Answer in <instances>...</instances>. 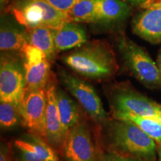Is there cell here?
<instances>
[{"label": "cell", "instance_id": "cell-1", "mask_svg": "<svg viewBox=\"0 0 161 161\" xmlns=\"http://www.w3.org/2000/svg\"><path fill=\"white\" fill-rule=\"evenodd\" d=\"M66 66L90 79H105L117 71L114 52L99 41L85 43L62 58Z\"/></svg>", "mask_w": 161, "mask_h": 161}, {"label": "cell", "instance_id": "cell-2", "mask_svg": "<svg viewBox=\"0 0 161 161\" xmlns=\"http://www.w3.org/2000/svg\"><path fill=\"white\" fill-rule=\"evenodd\" d=\"M115 119L108 128V138L115 152L142 161H155V141L130 121Z\"/></svg>", "mask_w": 161, "mask_h": 161}, {"label": "cell", "instance_id": "cell-3", "mask_svg": "<svg viewBox=\"0 0 161 161\" xmlns=\"http://www.w3.org/2000/svg\"><path fill=\"white\" fill-rule=\"evenodd\" d=\"M10 11L27 30L46 27L58 31L70 23L67 13L60 11L46 0H16Z\"/></svg>", "mask_w": 161, "mask_h": 161}, {"label": "cell", "instance_id": "cell-4", "mask_svg": "<svg viewBox=\"0 0 161 161\" xmlns=\"http://www.w3.org/2000/svg\"><path fill=\"white\" fill-rule=\"evenodd\" d=\"M119 49L128 69L142 84L151 89L161 86V77L157 64L137 44L125 37L119 40Z\"/></svg>", "mask_w": 161, "mask_h": 161}, {"label": "cell", "instance_id": "cell-5", "mask_svg": "<svg viewBox=\"0 0 161 161\" xmlns=\"http://www.w3.org/2000/svg\"><path fill=\"white\" fill-rule=\"evenodd\" d=\"M59 78L66 89L78 101L94 122L102 125L108 122V114L93 86L65 70H60Z\"/></svg>", "mask_w": 161, "mask_h": 161}, {"label": "cell", "instance_id": "cell-6", "mask_svg": "<svg viewBox=\"0 0 161 161\" xmlns=\"http://www.w3.org/2000/svg\"><path fill=\"white\" fill-rule=\"evenodd\" d=\"M25 90L24 64L17 58L2 55L0 101L19 106Z\"/></svg>", "mask_w": 161, "mask_h": 161}, {"label": "cell", "instance_id": "cell-7", "mask_svg": "<svg viewBox=\"0 0 161 161\" xmlns=\"http://www.w3.org/2000/svg\"><path fill=\"white\" fill-rule=\"evenodd\" d=\"M66 161H99L96 146L88 126L79 122L64 139L62 146Z\"/></svg>", "mask_w": 161, "mask_h": 161}, {"label": "cell", "instance_id": "cell-8", "mask_svg": "<svg viewBox=\"0 0 161 161\" xmlns=\"http://www.w3.org/2000/svg\"><path fill=\"white\" fill-rule=\"evenodd\" d=\"M46 92L25 90L19 105L22 123L33 134L45 139Z\"/></svg>", "mask_w": 161, "mask_h": 161}, {"label": "cell", "instance_id": "cell-9", "mask_svg": "<svg viewBox=\"0 0 161 161\" xmlns=\"http://www.w3.org/2000/svg\"><path fill=\"white\" fill-rule=\"evenodd\" d=\"M114 111L152 118L161 122V104L130 89H120L112 99Z\"/></svg>", "mask_w": 161, "mask_h": 161}, {"label": "cell", "instance_id": "cell-10", "mask_svg": "<svg viewBox=\"0 0 161 161\" xmlns=\"http://www.w3.org/2000/svg\"><path fill=\"white\" fill-rule=\"evenodd\" d=\"M19 161H59L55 148L35 134L23 135L14 140Z\"/></svg>", "mask_w": 161, "mask_h": 161}, {"label": "cell", "instance_id": "cell-11", "mask_svg": "<svg viewBox=\"0 0 161 161\" xmlns=\"http://www.w3.org/2000/svg\"><path fill=\"white\" fill-rule=\"evenodd\" d=\"M56 86L52 81H49L46 87V136L47 141L54 148L63 146L65 135L60 121L55 95Z\"/></svg>", "mask_w": 161, "mask_h": 161}, {"label": "cell", "instance_id": "cell-12", "mask_svg": "<svg viewBox=\"0 0 161 161\" xmlns=\"http://www.w3.org/2000/svg\"><path fill=\"white\" fill-rule=\"evenodd\" d=\"M135 35L151 43H161V8L146 9L132 21Z\"/></svg>", "mask_w": 161, "mask_h": 161}, {"label": "cell", "instance_id": "cell-13", "mask_svg": "<svg viewBox=\"0 0 161 161\" xmlns=\"http://www.w3.org/2000/svg\"><path fill=\"white\" fill-rule=\"evenodd\" d=\"M86 40L87 36L84 28L72 22L56 31L54 38L57 52L80 47L86 43Z\"/></svg>", "mask_w": 161, "mask_h": 161}, {"label": "cell", "instance_id": "cell-14", "mask_svg": "<svg viewBox=\"0 0 161 161\" xmlns=\"http://www.w3.org/2000/svg\"><path fill=\"white\" fill-rule=\"evenodd\" d=\"M131 8L123 0H97L94 23H110L125 19Z\"/></svg>", "mask_w": 161, "mask_h": 161}, {"label": "cell", "instance_id": "cell-15", "mask_svg": "<svg viewBox=\"0 0 161 161\" xmlns=\"http://www.w3.org/2000/svg\"><path fill=\"white\" fill-rule=\"evenodd\" d=\"M55 95L60 121L66 137L67 133L80 122L79 107L59 87H56Z\"/></svg>", "mask_w": 161, "mask_h": 161}, {"label": "cell", "instance_id": "cell-16", "mask_svg": "<svg viewBox=\"0 0 161 161\" xmlns=\"http://www.w3.org/2000/svg\"><path fill=\"white\" fill-rule=\"evenodd\" d=\"M55 31L46 27L36 28L26 31L28 43L41 50L49 61L54 59L57 52L54 40Z\"/></svg>", "mask_w": 161, "mask_h": 161}, {"label": "cell", "instance_id": "cell-17", "mask_svg": "<svg viewBox=\"0 0 161 161\" xmlns=\"http://www.w3.org/2000/svg\"><path fill=\"white\" fill-rule=\"evenodd\" d=\"M24 69L25 90L45 89L49 81L50 75V63L47 58L36 64H24Z\"/></svg>", "mask_w": 161, "mask_h": 161}, {"label": "cell", "instance_id": "cell-18", "mask_svg": "<svg viewBox=\"0 0 161 161\" xmlns=\"http://www.w3.org/2000/svg\"><path fill=\"white\" fill-rule=\"evenodd\" d=\"M27 41L26 31H22L8 22L2 20L0 30V49L2 51L20 50Z\"/></svg>", "mask_w": 161, "mask_h": 161}, {"label": "cell", "instance_id": "cell-19", "mask_svg": "<svg viewBox=\"0 0 161 161\" xmlns=\"http://www.w3.org/2000/svg\"><path fill=\"white\" fill-rule=\"evenodd\" d=\"M114 118L120 120H128L133 122L142 130L146 134L156 142L158 146H161V122L152 118L143 117L119 111H114Z\"/></svg>", "mask_w": 161, "mask_h": 161}, {"label": "cell", "instance_id": "cell-20", "mask_svg": "<svg viewBox=\"0 0 161 161\" xmlns=\"http://www.w3.org/2000/svg\"><path fill=\"white\" fill-rule=\"evenodd\" d=\"M97 0H81L67 12L72 23H94Z\"/></svg>", "mask_w": 161, "mask_h": 161}, {"label": "cell", "instance_id": "cell-21", "mask_svg": "<svg viewBox=\"0 0 161 161\" xmlns=\"http://www.w3.org/2000/svg\"><path fill=\"white\" fill-rule=\"evenodd\" d=\"M22 122L19 106L9 102H0V125L3 129H11Z\"/></svg>", "mask_w": 161, "mask_h": 161}, {"label": "cell", "instance_id": "cell-22", "mask_svg": "<svg viewBox=\"0 0 161 161\" xmlns=\"http://www.w3.org/2000/svg\"><path fill=\"white\" fill-rule=\"evenodd\" d=\"M19 51L23 55L24 64H28V65L36 64L40 63L44 59L47 58L46 55L41 50L29 43H26Z\"/></svg>", "mask_w": 161, "mask_h": 161}, {"label": "cell", "instance_id": "cell-23", "mask_svg": "<svg viewBox=\"0 0 161 161\" xmlns=\"http://www.w3.org/2000/svg\"><path fill=\"white\" fill-rule=\"evenodd\" d=\"M99 161H142L137 158H133L125 154H121L119 152L111 151L109 152H105L100 156Z\"/></svg>", "mask_w": 161, "mask_h": 161}, {"label": "cell", "instance_id": "cell-24", "mask_svg": "<svg viewBox=\"0 0 161 161\" xmlns=\"http://www.w3.org/2000/svg\"><path fill=\"white\" fill-rule=\"evenodd\" d=\"M60 11L67 13L70 9L81 0H46Z\"/></svg>", "mask_w": 161, "mask_h": 161}, {"label": "cell", "instance_id": "cell-25", "mask_svg": "<svg viewBox=\"0 0 161 161\" xmlns=\"http://www.w3.org/2000/svg\"><path fill=\"white\" fill-rule=\"evenodd\" d=\"M0 161H14L12 150L8 145L1 144L0 148Z\"/></svg>", "mask_w": 161, "mask_h": 161}, {"label": "cell", "instance_id": "cell-26", "mask_svg": "<svg viewBox=\"0 0 161 161\" xmlns=\"http://www.w3.org/2000/svg\"><path fill=\"white\" fill-rule=\"evenodd\" d=\"M141 8H161V0H147L144 3L140 5Z\"/></svg>", "mask_w": 161, "mask_h": 161}, {"label": "cell", "instance_id": "cell-27", "mask_svg": "<svg viewBox=\"0 0 161 161\" xmlns=\"http://www.w3.org/2000/svg\"><path fill=\"white\" fill-rule=\"evenodd\" d=\"M157 66H158L159 72H160V77H161V49H160V51L158 52V58H157Z\"/></svg>", "mask_w": 161, "mask_h": 161}, {"label": "cell", "instance_id": "cell-28", "mask_svg": "<svg viewBox=\"0 0 161 161\" xmlns=\"http://www.w3.org/2000/svg\"><path fill=\"white\" fill-rule=\"evenodd\" d=\"M126 1H128V3L132 4V5H142V3H144L145 2H146L147 0H126Z\"/></svg>", "mask_w": 161, "mask_h": 161}, {"label": "cell", "instance_id": "cell-29", "mask_svg": "<svg viewBox=\"0 0 161 161\" xmlns=\"http://www.w3.org/2000/svg\"><path fill=\"white\" fill-rule=\"evenodd\" d=\"M158 155L159 161H161V146H158Z\"/></svg>", "mask_w": 161, "mask_h": 161}]
</instances>
